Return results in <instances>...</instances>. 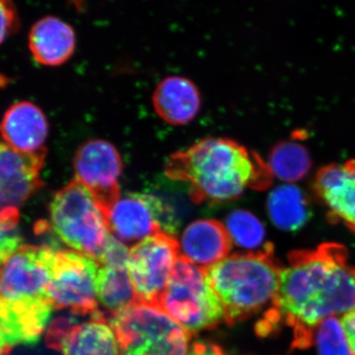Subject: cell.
Returning a JSON list of instances; mask_svg holds the SVG:
<instances>
[{
	"label": "cell",
	"instance_id": "30bf717a",
	"mask_svg": "<svg viewBox=\"0 0 355 355\" xmlns=\"http://www.w3.org/2000/svg\"><path fill=\"white\" fill-rule=\"evenodd\" d=\"M55 252L49 247L23 245L0 268V300H50Z\"/></svg>",
	"mask_w": 355,
	"mask_h": 355
},
{
	"label": "cell",
	"instance_id": "484cf974",
	"mask_svg": "<svg viewBox=\"0 0 355 355\" xmlns=\"http://www.w3.org/2000/svg\"><path fill=\"white\" fill-rule=\"evenodd\" d=\"M128 253L127 246L111 234L99 263L101 266L128 268Z\"/></svg>",
	"mask_w": 355,
	"mask_h": 355
},
{
	"label": "cell",
	"instance_id": "5b68a950",
	"mask_svg": "<svg viewBox=\"0 0 355 355\" xmlns=\"http://www.w3.org/2000/svg\"><path fill=\"white\" fill-rule=\"evenodd\" d=\"M159 308L190 335L216 329L224 311L210 284L207 268L180 256Z\"/></svg>",
	"mask_w": 355,
	"mask_h": 355
},
{
	"label": "cell",
	"instance_id": "e0dca14e",
	"mask_svg": "<svg viewBox=\"0 0 355 355\" xmlns=\"http://www.w3.org/2000/svg\"><path fill=\"white\" fill-rule=\"evenodd\" d=\"M232 239L223 224L214 219L191 222L182 235L183 256L191 263L209 268L227 258Z\"/></svg>",
	"mask_w": 355,
	"mask_h": 355
},
{
	"label": "cell",
	"instance_id": "f546056e",
	"mask_svg": "<svg viewBox=\"0 0 355 355\" xmlns=\"http://www.w3.org/2000/svg\"><path fill=\"white\" fill-rule=\"evenodd\" d=\"M11 349V347L0 340V355H10Z\"/></svg>",
	"mask_w": 355,
	"mask_h": 355
},
{
	"label": "cell",
	"instance_id": "f1b7e54d",
	"mask_svg": "<svg viewBox=\"0 0 355 355\" xmlns=\"http://www.w3.org/2000/svg\"><path fill=\"white\" fill-rule=\"evenodd\" d=\"M342 326L349 342L350 352L355 355V310L343 317Z\"/></svg>",
	"mask_w": 355,
	"mask_h": 355
},
{
	"label": "cell",
	"instance_id": "d4e9b609",
	"mask_svg": "<svg viewBox=\"0 0 355 355\" xmlns=\"http://www.w3.org/2000/svg\"><path fill=\"white\" fill-rule=\"evenodd\" d=\"M20 219L0 220V268L23 246Z\"/></svg>",
	"mask_w": 355,
	"mask_h": 355
},
{
	"label": "cell",
	"instance_id": "603a6c76",
	"mask_svg": "<svg viewBox=\"0 0 355 355\" xmlns=\"http://www.w3.org/2000/svg\"><path fill=\"white\" fill-rule=\"evenodd\" d=\"M232 242L244 249H256L265 241L266 230L260 219L247 210H234L226 218Z\"/></svg>",
	"mask_w": 355,
	"mask_h": 355
},
{
	"label": "cell",
	"instance_id": "8fae6325",
	"mask_svg": "<svg viewBox=\"0 0 355 355\" xmlns=\"http://www.w3.org/2000/svg\"><path fill=\"white\" fill-rule=\"evenodd\" d=\"M74 179L85 187L104 212L121 197L123 160L118 149L103 139L85 142L74 156Z\"/></svg>",
	"mask_w": 355,
	"mask_h": 355
},
{
	"label": "cell",
	"instance_id": "7402d4cb",
	"mask_svg": "<svg viewBox=\"0 0 355 355\" xmlns=\"http://www.w3.org/2000/svg\"><path fill=\"white\" fill-rule=\"evenodd\" d=\"M268 166L272 174L282 181L296 182L307 174L311 159L307 149L298 142L286 141L277 144L270 154Z\"/></svg>",
	"mask_w": 355,
	"mask_h": 355
},
{
	"label": "cell",
	"instance_id": "4dcf8cb0",
	"mask_svg": "<svg viewBox=\"0 0 355 355\" xmlns=\"http://www.w3.org/2000/svg\"><path fill=\"white\" fill-rule=\"evenodd\" d=\"M355 161V160H354Z\"/></svg>",
	"mask_w": 355,
	"mask_h": 355
},
{
	"label": "cell",
	"instance_id": "4fadbf2b",
	"mask_svg": "<svg viewBox=\"0 0 355 355\" xmlns=\"http://www.w3.org/2000/svg\"><path fill=\"white\" fill-rule=\"evenodd\" d=\"M90 321L58 317L46 330V345L64 355H121L108 314L98 310Z\"/></svg>",
	"mask_w": 355,
	"mask_h": 355
},
{
	"label": "cell",
	"instance_id": "83f0119b",
	"mask_svg": "<svg viewBox=\"0 0 355 355\" xmlns=\"http://www.w3.org/2000/svg\"><path fill=\"white\" fill-rule=\"evenodd\" d=\"M187 355H224L219 345L209 340H197L190 345Z\"/></svg>",
	"mask_w": 355,
	"mask_h": 355
},
{
	"label": "cell",
	"instance_id": "8992f818",
	"mask_svg": "<svg viewBox=\"0 0 355 355\" xmlns=\"http://www.w3.org/2000/svg\"><path fill=\"white\" fill-rule=\"evenodd\" d=\"M121 355H187L191 335L156 306L135 302L110 316Z\"/></svg>",
	"mask_w": 355,
	"mask_h": 355
},
{
	"label": "cell",
	"instance_id": "2e32d148",
	"mask_svg": "<svg viewBox=\"0 0 355 355\" xmlns=\"http://www.w3.org/2000/svg\"><path fill=\"white\" fill-rule=\"evenodd\" d=\"M2 140L22 153L46 150L49 125L42 110L31 102H19L8 110L0 125Z\"/></svg>",
	"mask_w": 355,
	"mask_h": 355
},
{
	"label": "cell",
	"instance_id": "7c38bea8",
	"mask_svg": "<svg viewBox=\"0 0 355 355\" xmlns=\"http://www.w3.org/2000/svg\"><path fill=\"white\" fill-rule=\"evenodd\" d=\"M46 150L22 153L0 140V220L20 219V209L43 186Z\"/></svg>",
	"mask_w": 355,
	"mask_h": 355
},
{
	"label": "cell",
	"instance_id": "7a4b0ae2",
	"mask_svg": "<svg viewBox=\"0 0 355 355\" xmlns=\"http://www.w3.org/2000/svg\"><path fill=\"white\" fill-rule=\"evenodd\" d=\"M165 172L170 179L189 184V195L197 205L231 202L248 189L266 190L273 176L258 154L224 137L200 140L172 154Z\"/></svg>",
	"mask_w": 355,
	"mask_h": 355
},
{
	"label": "cell",
	"instance_id": "5bb4252c",
	"mask_svg": "<svg viewBox=\"0 0 355 355\" xmlns=\"http://www.w3.org/2000/svg\"><path fill=\"white\" fill-rule=\"evenodd\" d=\"M53 310L48 299L0 300V340L11 349L36 345Z\"/></svg>",
	"mask_w": 355,
	"mask_h": 355
},
{
	"label": "cell",
	"instance_id": "9a60e30c",
	"mask_svg": "<svg viewBox=\"0 0 355 355\" xmlns=\"http://www.w3.org/2000/svg\"><path fill=\"white\" fill-rule=\"evenodd\" d=\"M314 191L331 220L342 222L355 234V161L320 169Z\"/></svg>",
	"mask_w": 355,
	"mask_h": 355
},
{
	"label": "cell",
	"instance_id": "ac0fdd59",
	"mask_svg": "<svg viewBox=\"0 0 355 355\" xmlns=\"http://www.w3.org/2000/svg\"><path fill=\"white\" fill-rule=\"evenodd\" d=\"M153 102L158 116L174 125H187L193 121L202 104L197 86L181 76L163 79L154 91Z\"/></svg>",
	"mask_w": 355,
	"mask_h": 355
},
{
	"label": "cell",
	"instance_id": "277c9868",
	"mask_svg": "<svg viewBox=\"0 0 355 355\" xmlns=\"http://www.w3.org/2000/svg\"><path fill=\"white\" fill-rule=\"evenodd\" d=\"M50 217L60 241L99 263L111 233L101 207L85 187L73 179L57 191Z\"/></svg>",
	"mask_w": 355,
	"mask_h": 355
},
{
	"label": "cell",
	"instance_id": "3957f363",
	"mask_svg": "<svg viewBox=\"0 0 355 355\" xmlns=\"http://www.w3.org/2000/svg\"><path fill=\"white\" fill-rule=\"evenodd\" d=\"M282 270L268 243L261 251L235 254L207 268L210 284L223 307L224 322L233 326L272 304Z\"/></svg>",
	"mask_w": 355,
	"mask_h": 355
},
{
	"label": "cell",
	"instance_id": "cb8c5ba5",
	"mask_svg": "<svg viewBox=\"0 0 355 355\" xmlns=\"http://www.w3.org/2000/svg\"><path fill=\"white\" fill-rule=\"evenodd\" d=\"M318 355H352L342 324L336 317L323 320L314 331Z\"/></svg>",
	"mask_w": 355,
	"mask_h": 355
},
{
	"label": "cell",
	"instance_id": "6da1fadb",
	"mask_svg": "<svg viewBox=\"0 0 355 355\" xmlns=\"http://www.w3.org/2000/svg\"><path fill=\"white\" fill-rule=\"evenodd\" d=\"M288 263L277 295L254 330L266 338L286 324L293 331L292 349H309L323 320L355 310V266L347 248L336 243L291 252Z\"/></svg>",
	"mask_w": 355,
	"mask_h": 355
},
{
	"label": "cell",
	"instance_id": "4316f807",
	"mask_svg": "<svg viewBox=\"0 0 355 355\" xmlns=\"http://www.w3.org/2000/svg\"><path fill=\"white\" fill-rule=\"evenodd\" d=\"M19 21L12 2L0 0V44L16 31Z\"/></svg>",
	"mask_w": 355,
	"mask_h": 355
},
{
	"label": "cell",
	"instance_id": "52a82bcc",
	"mask_svg": "<svg viewBox=\"0 0 355 355\" xmlns=\"http://www.w3.org/2000/svg\"><path fill=\"white\" fill-rule=\"evenodd\" d=\"M100 268L97 261L78 252H55L49 286L53 309H67L76 316H92L97 312Z\"/></svg>",
	"mask_w": 355,
	"mask_h": 355
},
{
	"label": "cell",
	"instance_id": "44dd1931",
	"mask_svg": "<svg viewBox=\"0 0 355 355\" xmlns=\"http://www.w3.org/2000/svg\"><path fill=\"white\" fill-rule=\"evenodd\" d=\"M101 266V265H100ZM98 301L104 307V312L112 316L137 302L128 268L101 266L98 275Z\"/></svg>",
	"mask_w": 355,
	"mask_h": 355
},
{
	"label": "cell",
	"instance_id": "d6986e66",
	"mask_svg": "<svg viewBox=\"0 0 355 355\" xmlns=\"http://www.w3.org/2000/svg\"><path fill=\"white\" fill-rule=\"evenodd\" d=\"M76 33L71 26L53 16L42 18L29 34V48L39 64L58 67L64 64L76 50Z\"/></svg>",
	"mask_w": 355,
	"mask_h": 355
},
{
	"label": "cell",
	"instance_id": "ffe728a7",
	"mask_svg": "<svg viewBox=\"0 0 355 355\" xmlns=\"http://www.w3.org/2000/svg\"><path fill=\"white\" fill-rule=\"evenodd\" d=\"M270 220L284 231H298L309 220V203L297 187L284 184L270 193L268 200Z\"/></svg>",
	"mask_w": 355,
	"mask_h": 355
},
{
	"label": "cell",
	"instance_id": "9c48e42d",
	"mask_svg": "<svg viewBox=\"0 0 355 355\" xmlns=\"http://www.w3.org/2000/svg\"><path fill=\"white\" fill-rule=\"evenodd\" d=\"M105 216L110 233L125 242L144 240L159 232L174 235L179 227L173 210L149 193L121 196Z\"/></svg>",
	"mask_w": 355,
	"mask_h": 355
},
{
	"label": "cell",
	"instance_id": "ba28073f",
	"mask_svg": "<svg viewBox=\"0 0 355 355\" xmlns=\"http://www.w3.org/2000/svg\"><path fill=\"white\" fill-rule=\"evenodd\" d=\"M179 259V243L166 232L149 236L128 253V272L137 302L159 307Z\"/></svg>",
	"mask_w": 355,
	"mask_h": 355
}]
</instances>
